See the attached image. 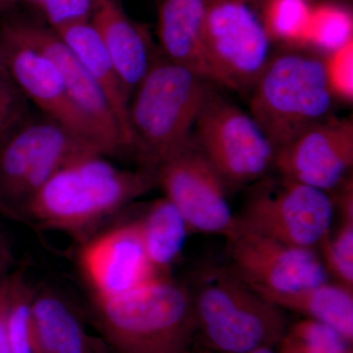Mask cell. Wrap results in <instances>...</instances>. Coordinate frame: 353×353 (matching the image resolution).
Masks as SVG:
<instances>
[{
    "mask_svg": "<svg viewBox=\"0 0 353 353\" xmlns=\"http://www.w3.org/2000/svg\"><path fill=\"white\" fill-rule=\"evenodd\" d=\"M157 185V176L114 166L90 153L58 170L26 204L20 219L85 243L104 221L122 212Z\"/></svg>",
    "mask_w": 353,
    "mask_h": 353,
    "instance_id": "obj_1",
    "label": "cell"
},
{
    "mask_svg": "<svg viewBox=\"0 0 353 353\" xmlns=\"http://www.w3.org/2000/svg\"><path fill=\"white\" fill-rule=\"evenodd\" d=\"M214 85L158 51L129 104L132 155L138 168L155 175L157 169L187 143L203 102Z\"/></svg>",
    "mask_w": 353,
    "mask_h": 353,
    "instance_id": "obj_2",
    "label": "cell"
},
{
    "mask_svg": "<svg viewBox=\"0 0 353 353\" xmlns=\"http://www.w3.org/2000/svg\"><path fill=\"white\" fill-rule=\"evenodd\" d=\"M188 285L196 336L216 353H250L277 347L290 319L287 312L250 289L226 264L202 265Z\"/></svg>",
    "mask_w": 353,
    "mask_h": 353,
    "instance_id": "obj_3",
    "label": "cell"
},
{
    "mask_svg": "<svg viewBox=\"0 0 353 353\" xmlns=\"http://www.w3.org/2000/svg\"><path fill=\"white\" fill-rule=\"evenodd\" d=\"M92 309L117 353H189L196 338L189 288L170 276L123 296L92 299Z\"/></svg>",
    "mask_w": 353,
    "mask_h": 353,
    "instance_id": "obj_4",
    "label": "cell"
},
{
    "mask_svg": "<svg viewBox=\"0 0 353 353\" xmlns=\"http://www.w3.org/2000/svg\"><path fill=\"white\" fill-rule=\"evenodd\" d=\"M336 95L326 60L312 51H274L250 92V116L276 150L333 115Z\"/></svg>",
    "mask_w": 353,
    "mask_h": 353,
    "instance_id": "obj_5",
    "label": "cell"
},
{
    "mask_svg": "<svg viewBox=\"0 0 353 353\" xmlns=\"http://www.w3.org/2000/svg\"><path fill=\"white\" fill-rule=\"evenodd\" d=\"M90 153L101 154L43 114H29L0 145V210L20 219L26 204L51 176Z\"/></svg>",
    "mask_w": 353,
    "mask_h": 353,
    "instance_id": "obj_6",
    "label": "cell"
},
{
    "mask_svg": "<svg viewBox=\"0 0 353 353\" xmlns=\"http://www.w3.org/2000/svg\"><path fill=\"white\" fill-rule=\"evenodd\" d=\"M214 85L192 130V139L228 194L250 187L273 171L275 148L250 116Z\"/></svg>",
    "mask_w": 353,
    "mask_h": 353,
    "instance_id": "obj_7",
    "label": "cell"
},
{
    "mask_svg": "<svg viewBox=\"0 0 353 353\" xmlns=\"http://www.w3.org/2000/svg\"><path fill=\"white\" fill-rule=\"evenodd\" d=\"M248 188L236 214V229L314 250L331 232L336 208L327 192L279 174Z\"/></svg>",
    "mask_w": 353,
    "mask_h": 353,
    "instance_id": "obj_8",
    "label": "cell"
},
{
    "mask_svg": "<svg viewBox=\"0 0 353 353\" xmlns=\"http://www.w3.org/2000/svg\"><path fill=\"white\" fill-rule=\"evenodd\" d=\"M273 44L261 0H208L204 48L218 87L250 94Z\"/></svg>",
    "mask_w": 353,
    "mask_h": 353,
    "instance_id": "obj_9",
    "label": "cell"
},
{
    "mask_svg": "<svg viewBox=\"0 0 353 353\" xmlns=\"http://www.w3.org/2000/svg\"><path fill=\"white\" fill-rule=\"evenodd\" d=\"M226 266L262 297L287 294L330 282L321 255L236 229L228 236Z\"/></svg>",
    "mask_w": 353,
    "mask_h": 353,
    "instance_id": "obj_10",
    "label": "cell"
},
{
    "mask_svg": "<svg viewBox=\"0 0 353 353\" xmlns=\"http://www.w3.org/2000/svg\"><path fill=\"white\" fill-rule=\"evenodd\" d=\"M157 185L187 221L190 233L228 238L236 229L226 188L194 143L192 136L157 173Z\"/></svg>",
    "mask_w": 353,
    "mask_h": 353,
    "instance_id": "obj_11",
    "label": "cell"
},
{
    "mask_svg": "<svg viewBox=\"0 0 353 353\" xmlns=\"http://www.w3.org/2000/svg\"><path fill=\"white\" fill-rule=\"evenodd\" d=\"M0 54L7 72L28 101L106 157L97 130L72 101L57 65L28 41L12 21L4 23L0 29Z\"/></svg>",
    "mask_w": 353,
    "mask_h": 353,
    "instance_id": "obj_12",
    "label": "cell"
},
{
    "mask_svg": "<svg viewBox=\"0 0 353 353\" xmlns=\"http://www.w3.org/2000/svg\"><path fill=\"white\" fill-rule=\"evenodd\" d=\"M352 166V118L331 115L276 150L273 171L331 196Z\"/></svg>",
    "mask_w": 353,
    "mask_h": 353,
    "instance_id": "obj_13",
    "label": "cell"
},
{
    "mask_svg": "<svg viewBox=\"0 0 353 353\" xmlns=\"http://www.w3.org/2000/svg\"><path fill=\"white\" fill-rule=\"evenodd\" d=\"M79 262L92 299L123 296L161 277L148 260L136 219L88 239Z\"/></svg>",
    "mask_w": 353,
    "mask_h": 353,
    "instance_id": "obj_14",
    "label": "cell"
},
{
    "mask_svg": "<svg viewBox=\"0 0 353 353\" xmlns=\"http://www.w3.org/2000/svg\"><path fill=\"white\" fill-rule=\"evenodd\" d=\"M11 21L28 41L57 65L72 101L97 130L106 155L130 153L105 95L57 32L32 21Z\"/></svg>",
    "mask_w": 353,
    "mask_h": 353,
    "instance_id": "obj_15",
    "label": "cell"
},
{
    "mask_svg": "<svg viewBox=\"0 0 353 353\" xmlns=\"http://www.w3.org/2000/svg\"><path fill=\"white\" fill-rule=\"evenodd\" d=\"M90 21L131 101L159 51L150 30L131 19L118 0H95Z\"/></svg>",
    "mask_w": 353,
    "mask_h": 353,
    "instance_id": "obj_16",
    "label": "cell"
},
{
    "mask_svg": "<svg viewBox=\"0 0 353 353\" xmlns=\"http://www.w3.org/2000/svg\"><path fill=\"white\" fill-rule=\"evenodd\" d=\"M206 3L208 0H157V46L167 59L216 85L204 48Z\"/></svg>",
    "mask_w": 353,
    "mask_h": 353,
    "instance_id": "obj_17",
    "label": "cell"
},
{
    "mask_svg": "<svg viewBox=\"0 0 353 353\" xmlns=\"http://www.w3.org/2000/svg\"><path fill=\"white\" fill-rule=\"evenodd\" d=\"M52 30L80 60L105 95L118 121L130 154H132V141L129 126L130 97L123 87L99 32L90 20L70 23Z\"/></svg>",
    "mask_w": 353,
    "mask_h": 353,
    "instance_id": "obj_18",
    "label": "cell"
},
{
    "mask_svg": "<svg viewBox=\"0 0 353 353\" xmlns=\"http://www.w3.org/2000/svg\"><path fill=\"white\" fill-rule=\"evenodd\" d=\"M32 308L41 353H94L78 309L61 290L34 289Z\"/></svg>",
    "mask_w": 353,
    "mask_h": 353,
    "instance_id": "obj_19",
    "label": "cell"
},
{
    "mask_svg": "<svg viewBox=\"0 0 353 353\" xmlns=\"http://www.w3.org/2000/svg\"><path fill=\"white\" fill-rule=\"evenodd\" d=\"M136 221L150 264L158 275L167 277L190 234L187 221L165 196L148 203Z\"/></svg>",
    "mask_w": 353,
    "mask_h": 353,
    "instance_id": "obj_20",
    "label": "cell"
},
{
    "mask_svg": "<svg viewBox=\"0 0 353 353\" xmlns=\"http://www.w3.org/2000/svg\"><path fill=\"white\" fill-rule=\"evenodd\" d=\"M285 312L323 323L353 343V290L336 283L264 297Z\"/></svg>",
    "mask_w": 353,
    "mask_h": 353,
    "instance_id": "obj_21",
    "label": "cell"
},
{
    "mask_svg": "<svg viewBox=\"0 0 353 353\" xmlns=\"http://www.w3.org/2000/svg\"><path fill=\"white\" fill-rule=\"evenodd\" d=\"M34 288L24 272L14 270L8 283L6 330L10 353H41L34 317Z\"/></svg>",
    "mask_w": 353,
    "mask_h": 353,
    "instance_id": "obj_22",
    "label": "cell"
},
{
    "mask_svg": "<svg viewBox=\"0 0 353 353\" xmlns=\"http://www.w3.org/2000/svg\"><path fill=\"white\" fill-rule=\"evenodd\" d=\"M350 41H353L352 14L347 8L326 2L312 6L304 46H314L330 54Z\"/></svg>",
    "mask_w": 353,
    "mask_h": 353,
    "instance_id": "obj_23",
    "label": "cell"
},
{
    "mask_svg": "<svg viewBox=\"0 0 353 353\" xmlns=\"http://www.w3.org/2000/svg\"><path fill=\"white\" fill-rule=\"evenodd\" d=\"M265 24L274 43L304 46L313 4L310 0H261Z\"/></svg>",
    "mask_w": 353,
    "mask_h": 353,
    "instance_id": "obj_24",
    "label": "cell"
},
{
    "mask_svg": "<svg viewBox=\"0 0 353 353\" xmlns=\"http://www.w3.org/2000/svg\"><path fill=\"white\" fill-rule=\"evenodd\" d=\"M276 350L278 353H353L352 343L336 330L307 318L290 323Z\"/></svg>",
    "mask_w": 353,
    "mask_h": 353,
    "instance_id": "obj_25",
    "label": "cell"
},
{
    "mask_svg": "<svg viewBox=\"0 0 353 353\" xmlns=\"http://www.w3.org/2000/svg\"><path fill=\"white\" fill-rule=\"evenodd\" d=\"M340 226L320 243L322 259L330 275L353 290V212L341 213Z\"/></svg>",
    "mask_w": 353,
    "mask_h": 353,
    "instance_id": "obj_26",
    "label": "cell"
},
{
    "mask_svg": "<svg viewBox=\"0 0 353 353\" xmlns=\"http://www.w3.org/2000/svg\"><path fill=\"white\" fill-rule=\"evenodd\" d=\"M326 60L330 85L336 99H353V41L330 53Z\"/></svg>",
    "mask_w": 353,
    "mask_h": 353,
    "instance_id": "obj_27",
    "label": "cell"
},
{
    "mask_svg": "<svg viewBox=\"0 0 353 353\" xmlns=\"http://www.w3.org/2000/svg\"><path fill=\"white\" fill-rule=\"evenodd\" d=\"M95 0H32L43 11L50 28L88 21Z\"/></svg>",
    "mask_w": 353,
    "mask_h": 353,
    "instance_id": "obj_28",
    "label": "cell"
},
{
    "mask_svg": "<svg viewBox=\"0 0 353 353\" xmlns=\"http://www.w3.org/2000/svg\"><path fill=\"white\" fill-rule=\"evenodd\" d=\"M27 101L7 70L0 68V115L18 126L29 115Z\"/></svg>",
    "mask_w": 353,
    "mask_h": 353,
    "instance_id": "obj_29",
    "label": "cell"
},
{
    "mask_svg": "<svg viewBox=\"0 0 353 353\" xmlns=\"http://www.w3.org/2000/svg\"><path fill=\"white\" fill-rule=\"evenodd\" d=\"M10 277V275H9ZM7 278L3 285L0 287V353H10L7 341L6 330V314L7 307V299H8V283Z\"/></svg>",
    "mask_w": 353,
    "mask_h": 353,
    "instance_id": "obj_30",
    "label": "cell"
},
{
    "mask_svg": "<svg viewBox=\"0 0 353 353\" xmlns=\"http://www.w3.org/2000/svg\"><path fill=\"white\" fill-rule=\"evenodd\" d=\"M13 262V252L10 243L0 234V287L12 272Z\"/></svg>",
    "mask_w": 353,
    "mask_h": 353,
    "instance_id": "obj_31",
    "label": "cell"
},
{
    "mask_svg": "<svg viewBox=\"0 0 353 353\" xmlns=\"http://www.w3.org/2000/svg\"><path fill=\"white\" fill-rule=\"evenodd\" d=\"M18 126L9 122L8 120L0 115V145Z\"/></svg>",
    "mask_w": 353,
    "mask_h": 353,
    "instance_id": "obj_32",
    "label": "cell"
},
{
    "mask_svg": "<svg viewBox=\"0 0 353 353\" xmlns=\"http://www.w3.org/2000/svg\"><path fill=\"white\" fill-rule=\"evenodd\" d=\"M250 353H278L276 347H264L257 348V350H252Z\"/></svg>",
    "mask_w": 353,
    "mask_h": 353,
    "instance_id": "obj_33",
    "label": "cell"
},
{
    "mask_svg": "<svg viewBox=\"0 0 353 353\" xmlns=\"http://www.w3.org/2000/svg\"><path fill=\"white\" fill-rule=\"evenodd\" d=\"M189 353H216L214 352H211V350H208V348L202 347L201 350H190Z\"/></svg>",
    "mask_w": 353,
    "mask_h": 353,
    "instance_id": "obj_34",
    "label": "cell"
},
{
    "mask_svg": "<svg viewBox=\"0 0 353 353\" xmlns=\"http://www.w3.org/2000/svg\"><path fill=\"white\" fill-rule=\"evenodd\" d=\"M0 68H6L4 66L3 61H2L1 54H0Z\"/></svg>",
    "mask_w": 353,
    "mask_h": 353,
    "instance_id": "obj_35",
    "label": "cell"
},
{
    "mask_svg": "<svg viewBox=\"0 0 353 353\" xmlns=\"http://www.w3.org/2000/svg\"><path fill=\"white\" fill-rule=\"evenodd\" d=\"M12 0H0V3H6V2H10Z\"/></svg>",
    "mask_w": 353,
    "mask_h": 353,
    "instance_id": "obj_36",
    "label": "cell"
},
{
    "mask_svg": "<svg viewBox=\"0 0 353 353\" xmlns=\"http://www.w3.org/2000/svg\"><path fill=\"white\" fill-rule=\"evenodd\" d=\"M31 1H32V0H31Z\"/></svg>",
    "mask_w": 353,
    "mask_h": 353,
    "instance_id": "obj_37",
    "label": "cell"
}]
</instances>
